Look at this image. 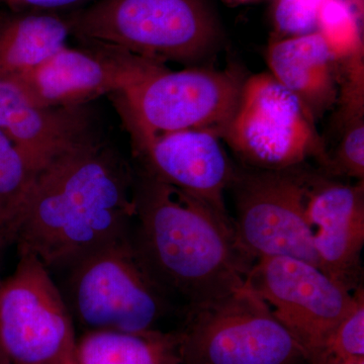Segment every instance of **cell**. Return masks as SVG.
<instances>
[{
  "label": "cell",
  "instance_id": "cell-11",
  "mask_svg": "<svg viewBox=\"0 0 364 364\" xmlns=\"http://www.w3.org/2000/svg\"><path fill=\"white\" fill-rule=\"evenodd\" d=\"M148 60L100 46L78 49L67 45L37 68L11 81L37 107H85L95 98L126 90Z\"/></svg>",
  "mask_w": 364,
  "mask_h": 364
},
{
  "label": "cell",
  "instance_id": "cell-7",
  "mask_svg": "<svg viewBox=\"0 0 364 364\" xmlns=\"http://www.w3.org/2000/svg\"><path fill=\"white\" fill-rule=\"evenodd\" d=\"M316 121L270 73L246 77L222 138L248 167L282 170L328 153Z\"/></svg>",
  "mask_w": 364,
  "mask_h": 364
},
{
  "label": "cell",
  "instance_id": "cell-25",
  "mask_svg": "<svg viewBox=\"0 0 364 364\" xmlns=\"http://www.w3.org/2000/svg\"><path fill=\"white\" fill-rule=\"evenodd\" d=\"M349 4L353 7L360 20L363 18L364 0H348Z\"/></svg>",
  "mask_w": 364,
  "mask_h": 364
},
{
  "label": "cell",
  "instance_id": "cell-20",
  "mask_svg": "<svg viewBox=\"0 0 364 364\" xmlns=\"http://www.w3.org/2000/svg\"><path fill=\"white\" fill-rule=\"evenodd\" d=\"M324 353L337 363L352 358H364V291H353V304L328 340Z\"/></svg>",
  "mask_w": 364,
  "mask_h": 364
},
{
  "label": "cell",
  "instance_id": "cell-13",
  "mask_svg": "<svg viewBox=\"0 0 364 364\" xmlns=\"http://www.w3.org/2000/svg\"><path fill=\"white\" fill-rule=\"evenodd\" d=\"M306 213L318 267L340 286L355 291L364 245L363 181L343 183L312 174Z\"/></svg>",
  "mask_w": 364,
  "mask_h": 364
},
{
  "label": "cell",
  "instance_id": "cell-9",
  "mask_svg": "<svg viewBox=\"0 0 364 364\" xmlns=\"http://www.w3.org/2000/svg\"><path fill=\"white\" fill-rule=\"evenodd\" d=\"M0 346L11 364H79L74 321L51 272L20 253L0 287Z\"/></svg>",
  "mask_w": 364,
  "mask_h": 364
},
{
  "label": "cell",
  "instance_id": "cell-6",
  "mask_svg": "<svg viewBox=\"0 0 364 364\" xmlns=\"http://www.w3.org/2000/svg\"><path fill=\"white\" fill-rule=\"evenodd\" d=\"M65 272L61 293L73 321L87 331L155 330L176 309L141 267L131 237L88 254Z\"/></svg>",
  "mask_w": 364,
  "mask_h": 364
},
{
  "label": "cell",
  "instance_id": "cell-24",
  "mask_svg": "<svg viewBox=\"0 0 364 364\" xmlns=\"http://www.w3.org/2000/svg\"><path fill=\"white\" fill-rule=\"evenodd\" d=\"M310 364H337L336 361L326 354L318 353L308 359Z\"/></svg>",
  "mask_w": 364,
  "mask_h": 364
},
{
  "label": "cell",
  "instance_id": "cell-26",
  "mask_svg": "<svg viewBox=\"0 0 364 364\" xmlns=\"http://www.w3.org/2000/svg\"><path fill=\"white\" fill-rule=\"evenodd\" d=\"M0 364H11L9 358H6V353L2 350L1 346H0Z\"/></svg>",
  "mask_w": 364,
  "mask_h": 364
},
{
  "label": "cell",
  "instance_id": "cell-3",
  "mask_svg": "<svg viewBox=\"0 0 364 364\" xmlns=\"http://www.w3.org/2000/svg\"><path fill=\"white\" fill-rule=\"evenodd\" d=\"M69 20L72 33L90 45L163 64L200 61L221 41L203 0H97Z\"/></svg>",
  "mask_w": 364,
  "mask_h": 364
},
{
  "label": "cell",
  "instance_id": "cell-22",
  "mask_svg": "<svg viewBox=\"0 0 364 364\" xmlns=\"http://www.w3.org/2000/svg\"><path fill=\"white\" fill-rule=\"evenodd\" d=\"M325 0H277L274 26L277 33L284 37L316 32L317 18Z\"/></svg>",
  "mask_w": 364,
  "mask_h": 364
},
{
  "label": "cell",
  "instance_id": "cell-27",
  "mask_svg": "<svg viewBox=\"0 0 364 364\" xmlns=\"http://www.w3.org/2000/svg\"><path fill=\"white\" fill-rule=\"evenodd\" d=\"M1 284H2L1 282H0V287H1Z\"/></svg>",
  "mask_w": 364,
  "mask_h": 364
},
{
  "label": "cell",
  "instance_id": "cell-10",
  "mask_svg": "<svg viewBox=\"0 0 364 364\" xmlns=\"http://www.w3.org/2000/svg\"><path fill=\"white\" fill-rule=\"evenodd\" d=\"M246 282L293 335L306 358L320 353L353 304V294L296 258L255 260Z\"/></svg>",
  "mask_w": 364,
  "mask_h": 364
},
{
  "label": "cell",
  "instance_id": "cell-1",
  "mask_svg": "<svg viewBox=\"0 0 364 364\" xmlns=\"http://www.w3.org/2000/svg\"><path fill=\"white\" fill-rule=\"evenodd\" d=\"M135 177L121 157L90 134L36 174L16 223L20 253L50 272H66L98 249L129 239Z\"/></svg>",
  "mask_w": 364,
  "mask_h": 364
},
{
  "label": "cell",
  "instance_id": "cell-8",
  "mask_svg": "<svg viewBox=\"0 0 364 364\" xmlns=\"http://www.w3.org/2000/svg\"><path fill=\"white\" fill-rule=\"evenodd\" d=\"M311 176L301 166L237 169L230 186L236 205L234 231L251 259L284 256L318 267L306 213Z\"/></svg>",
  "mask_w": 364,
  "mask_h": 364
},
{
  "label": "cell",
  "instance_id": "cell-17",
  "mask_svg": "<svg viewBox=\"0 0 364 364\" xmlns=\"http://www.w3.org/2000/svg\"><path fill=\"white\" fill-rule=\"evenodd\" d=\"M79 364H181L177 333L91 330L77 339Z\"/></svg>",
  "mask_w": 364,
  "mask_h": 364
},
{
  "label": "cell",
  "instance_id": "cell-15",
  "mask_svg": "<svg viewBox=\"0 0 364 364\" xmlns=\"http://www.w3.org/2000/svg\"><path fill=\"white\" fill-rule=\"evenodd\" d=\"M267 60L272 77L316 122L336 102L338 62L318 32L274 41L268 47Z\"/></svg>",
  "mask_w": 364,
  "mask_h": 364
},
{
  "label": "cell",
  "instance_id": "cell-14",
  "mask_svg": "<svg viewBox=\"0 0 364 364\" xmlns=\"http://www.w3.org/2000/svg\"><path fill=\"white\" fill-rule=\"evenodd\" d=\"M0 131L25 155L37 173L62 151L92 134L85 107H37L16 83L1 78Z\"/></svg>",
  "mask_w": 364,
  "mask_h": 364
},
{
  "label": "cell",
  "instance_id": "cell-16",
  "mask_svg": "<svg viewBox=\"0 0 364 364\" xmlns=\"http://www.w3.org/2000/svg\"><path fill=\"white\" fill-rule=\"evenodd\" d=\"M69 18L53 13L0 16V78L13 80L37 68L67 46Z\"/></svg>",
  "mask_w": 364,
  "mask_h": 364
},
{
  "label": "cell",
  "instance_id": "cell-4",
  "mask_svg": "<svg viewBox=\"0 0 364 364\" xmlns=\"http://www.w3.org/2000/svg\"><path fill=\"white\" fill-rule=\"evenodd\" d=\"M245 78L236 67L171 70L149 60L117 97L131 136L205 130L222 138Z\"/></svg>",
  "mask_w": 364,
  "mask_h": 364
},
{
  "label": "cell",
  "instance_id": "cell-2",
  "mask_svg": "<svg viewBox=\"0 0 364 364\" xmlns=\"http://www.w3.org/2000/svg\"><path fill=\"white\" fill-rule=\"evenodd\" d=\"M134 202V253L172 304L178 299L186 312L245 284L255 261L239 246L229 215L144 172Z\"/></svg>",
  "mask_w": 364,
  "mask_h": 364
},
{
  "label": "cell",
  "instance_id": "cell-21",
  "mask_svg": "<svg viewBox=\"0 0 364 364\" xmlns=\"http://www.w3.org/2000/svg\"><path fill=\"white\" fill-rule=\"evenodd\" d=\"M333 176L364 181V116L342 124V136L332 155L323 163Z\"/></svg>",
  "mask_w": 364,
  "mask_h": 364
},
{
  "label": "cell",
  "instance_id": "cell-12",
  "mask_svg": "<svg viewBox=\"0 0 364 364\" xmlns=\"http://www.w3.org/2000/svg\"><path fill=\"white\" fill-rule=\"evenodd\" d=\"M144 173L200 198L227 214L225 193L237 168L221 138L212 132L188 130L132 136Z\"/></svg>",
  "mask_w": 364,
  "mask_h": 364
},
{
  "label": "cell",
  "instance_id": "cell-19",
  "mask_svg": "<svg viewBox=\"0 0 364 364\" xmlns=\"http://www.w3.org/2000/svg\"><path fill=\"white\" fill-rule=\"evenodd\" d=\"M316 32L337 62L363 52L360 18L348 0H325L318 11Z\"/></svg>",
  "mask_w": 364,
  "mask_h": 364
},
{
  "label": "cell",
  "instance_id": "cell-18",
  "mask_svg": "<svg viewBox=\"0 0 364 364\" xmlns=\"http://www.w3.org/2000/svg\"><path fill=\"white\" fill-rule=\"evenodd\" d=\"M36 174L25 155L0 131V238L14 241Z\"/></svg>",
  "mask_w": 364,
  "mask_h": 364
},
{
  "label": "cell",
  "instance_id": "cell-5",
  "mask_svg": "<svg viewBox=\"0 0 364 364\" xmlns=\"http://www.w3.org/2000/svg\"><path fill=\"white\" fill-rule=\"evenodd\" d=\"M181 364H298L308 360L293 335L247 282L224 298L186 311Z\"/></svg>",
  "mask_w": 364,
  "mask_h": 364
},
{
  "label": "cell",
  "instance_id": "cell-23",
  "mask_svg": "<svg viewBox=\"0 0 364 364\" xmlns=\"http://www.w3.org/2000/svg\"><path fill=\"white\" fill-rule=\"evenodd\" d=\"M85 0H0V4L18 9L52 13L55 9L76 6Z\"/></svg>",
  "mask_w": 364,
  "mask_h": 364
}]
</instances>
